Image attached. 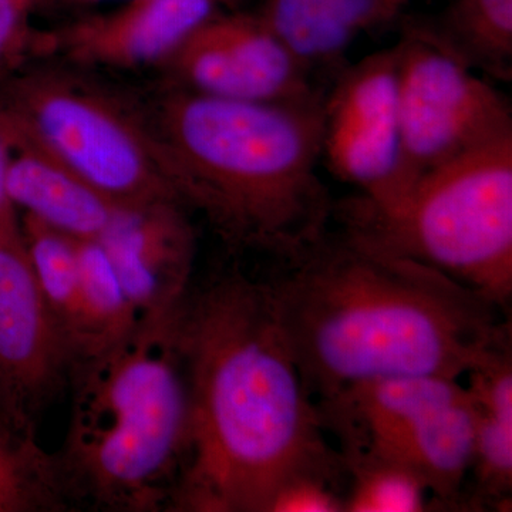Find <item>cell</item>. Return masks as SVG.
<instances>
[{"instance_id":"obj_13","label":"cell","mask_w":512,"mask_h":512,"mask_svg":"<svg viewBox=\"0 0 512 512\" xmlns=\"http://www.w3.org/2000/svg\"><path fill=\"white\" fill-rule=\"evenodd\" d=\"M220 8L217 0H128L113 12L86 16L52 32L35 30L30 52L59 53L82 66L165 64L192 30Z\"/></svg>"},{"instance_id":"obj_23","label":"cell","mask_w":512,"mask_h":512,"mask_svg":"<svg viewBox=\"0 0 512 512\" xmlns=\"http://www.w3.org/2000/svg\"><path fill=\"white\" fill-rule=\"evenodd\" d=\"M39 0H0V79L13 72L30 52L35 30L29 15Z\"/></svg>"},{"instance_id":"obj_27","label":"cell","mask_w":512,"mask_h":512,"mask_svg":"<svg viewBox=\"0 0 512 512\" xmlns=\"http://www.w3.org/2000/svg\"><path fill=\"white\" fill-rule=\"evenodd\" d=\"M217 2L220 3L221 6H232L237 0H217Z\"/></svg>"},{"instance_id":"obj_16","label":"cell","mask_w":512,"mask_h":512,"mask_svg":"<svg viewBox=\"0 0 512 512\" xmlns=\"http://www.w3.org/2000/svg\"><path fill=\"white\" fill-rule=\"evenodd\" d=\"M73 511L35 421L0 406V512Z\"/></svg>"},{"instance_id":"obj_26","label":"cell","mask_w":512,"mask_h":512,"mask_svg":"<svg viewBox=\"0 0 512 512\" xmlns=\"http://www.w3.org/2000/svg\"><path fill=\"white\" fill-rule=\"evenodd\" d=\"M410 2L412 0H376L373 28L382 26L396 18L402 12L404 6L409 5Z\"/></svg>"},{"instance_id":"obj_24","label":"cell","mask_w":512,"mask_h":512,"mask_svg":"<svg viewBox=\"0 0 512 512\" xmlns=\"http://www.w3.org/2000/svg\"><path fill=\"white\" fill-rule=\"evenodd\" d=\"M9 138L6 128L0 120V234H15L22 229L18 210L9 200L6 190V173H8Z\"/></svg>"},{"instance_id":"obj_3","label":"cell","mask_w":512,"mask_h":512,"mask_svg":"<svg viewBox=\"0 0 512 512\" xmlns=\"http://www.w3.org/2000/svg\"><path fill=\"white\" fill-rule=\"evenodd\" d=\"M153 127L178 200L229 248L284 264L329 231L320 97L255 103L185 89L164 100Z\"/></svg>"},{"instance_id":"obj_5","label":"cell","mask_w":512,"mask_h":512,"mask_svg":"<svg viewBox=\"0 0 512 512\" xmlns=\"http://www.w3.org/2000/svg\"><path fill=\"white\" fill-rule=\"evenodd\" d=\"M335 212L353 237L510 309L512 134L424 174L390 210L350 201Z\"/></svg>"},{"instance_id":"obj_14","label":"cell","mask_w":512,"mask_h":512,"mask_svg":"<svg viewBox=\"0 0 512 512\" xmlns=\"http://www.w3.org/2000/svg\"><path fill=\"white\" fill-rule=\"evenodd\" d=\"M9 138L6 190L16 210L76 241L99 239L119 205L0 117Z\"/></svg>"},{"instance_id":"obj_18","label":"cell","mask_w":512,"mask_h":512,"mask_svg":"<svg viewBox=\"0 0 512 512\" xmlns=\"http://www.w3.org/2000/svg\"><path fill=\"white\" fill-rule=\"evenodd\" d=\"M77 255L82 319L80 360L119 342L134 329L138 319L103 245L97 239L77 241Z\"/></svg>"},{"instance_id":"obj_9","label":"cell","mask_w":512,"mask_h":512,"mask_svg":"<svg viewBox=\"0 0 512 512\" xmlns=\"http://www.w3.org/2000/svg\"><path fill=\"white\" fill-rule=\"evenodd\" d=\"M168 67L187 90L255 103L319 99L311 70L272 32L259 13L215 12L175 50Z\"/></svg>"},{"instance_id":"obj_8","label":"cell","mask_w":512,"mask_h":512,"mask_svg":"<svg viewBox=\"0 0 512 512\" xmlns=\"http://www.w3.org/2000/svg\"><path fill=\"white\" fill-rule=\"evenodd\" d=\"M322 163L360 191V207L382 212L402 200L396 47L350 67L322 100Z\"/></svg>"},{"instance_id":"obj_15","label":"cell","mask_w":512,"mask_h":512,"mask_svg":"<svg viewBox=\"0 0 512 512\" xmlns=\"http://www.w3.org/2000/svg\"><path fill=\"white\" fill-rule=\"evenodd\" d=\"M474 409V458L468 510L511 505L512 494V345L485 355L463 377ZM471 484V485H473Z\"/></svg>"},{"instance_id":"obj_17","label":"cell","mask_w":512,"mask_h":512,"mask_svg":"<svg viewBox=\"0 0 512 512\" xmlns=\"http://www.w3.org/2000/svg\"><path fill=\"white\" fill-rule=\"evenodd\" d=\"M423 26L474 70L510 80L512 0H453L437 25Z\"/></svg>"},{"instance_id":"obj_7","label":"cell","mask_w":512,"mask_h":512,"mask_svg":"<svg viewBox=\"0 0 512 512\" xmlns=\"http://www.w3.org/2000/svg\"><path fill=\"white\" fill-rule=\"evenodd\" d=\"M394 47L404 197L434 168L510 136L512 114L504 94L423 25L407 28Z\"/></svg>"},{"instance_id":"obj_2","label":"cell","mask_w":512,"mask_h":512,"mask_svg":"<svg viewBox=\"0 0 512 512\" xmlns=\"http://www.w3.org/2000/svg\"><path fill=\"white\" fill-rule=\"evenodd\" d=\"M266 281L315 402L382 377L463 379L512 340L504 309L346 231L326 232Z\"/></svg>"},{"instance_id":"obj_20","label":"cell","mask_w":512,"mask_h":512,"mask_svg":"<svg viewBox=\"0 0 512 512\" xmlns=\"http://www.w3.org/2000/svg\"><path fill=\"white\" fill-rule=\"evenodd\" d=\"M259 15L309 70L338 60L356 39L335 0H264Z\"/></svg>"},{"instance_id":"obj_6","label":"cell","mask_w":512,"mask_h":512,"mask_svg":"<svg viewBox=\"0 0 512 512\" xmlns=\"http://www.w3.org/2000/svg\"><path fill=\"white\" fill-rule=\"evenodd\" d=\"M0 117L114 204L180 201L154 127L96 84L60 70H13L0 79Z\"/></svg>"},{"instance_id":"obj_10","label":"cell","mask_w":512,"mask_h":512,"mask_svg":"<svg viewBox=\"0 0 512 512\" xmlns=\"http://www.w3.org/2000/svg\"><path fill=\"white\" fill-rule=\"evenodd\" d=\"M74 362L37 285L22 231L0 234V406L35 421L69 387Z\"/></svg>"},{"instance_id":"obj_25","label":"cell","mask_w":512,"mask_h":512,"mask_svg":"<svg viewBox=\"0 0 512 512\" xmlns=\"http://www.w3.org/2000/svg\"><path fill=\"white\" fill-rule=\"evenodd\" d=\"M342 19L355 36L373 29L376 0H335Z\"/></svg>"},{"instance_id":"obj_22","label":"cell","mask_w":512,"mask_h":512,"mask_svg":"<svg viewBox=\"0 0 512 512\" xmlns=\"http://www.w3.org/2000/svg\"><path fill=\"white\" fill-rule=\"evenodd\" d=\"M346 476L296 474L269 501L266 512H345Z\"/></svg>"},{"instance_id":"obj_4","label":"cell","mask_w":512,"mask_h":512,"mask_svg":"<svg viewBox=\"0 0 512 512\" xmlns=\"http://www.w3.org/2000/svg\"><path fill=\"white\" fill-rule=\"evenodd\" d=\"M177 309L74 363L69 427L53 453L73 511H171L190 447Z\"/></svg>"},{"instance_id":"obj_19","label":"cell","mask_w":512,"mask_h":512,"mask_svg":"<svg viewBox=\"0 0 512 512\" xmlns=\"http://www.w3.org/2000/svg\"><path fill=\"white\" fill-rule=\"evenodd\" d=\"M20 225L37 285L77 360L82 339L77 241L26 215Z\"/></svg>"},{"instance_id":"obj_1","label":"cell","mask_w":512,"mask_h":512,"mask_svg":"<svg viewBox=\"0 0 512 512\" xmlns=\"http://www.w3.org/2000/svg\"><path fill=\"white\" fill-rule=\"evenodd\" d=\"M175 326L190 447L171 512H266L296 474L346 476L266 278L229 269L192 284Z\"/></svg>"},{"instance_id":"obj_21","label":"cell","mask_w":512,"mask_h":512,"mask_svg":"<svg viewBox=\"0 0 512 512\" xmlns=\"http://www.w3.org/2000/svg\"><path fill=\"white\" fill-rule=\"evenodd\" d=\"M345 512H423L437 510L423 478L403 464L383 460L343 461Z\"/></svg>"},{"instance_id":"obj_11","label":"cell","mask_w":512,"mask_h":512,"mask_svg":"<svg viewBox=\"0 0 512 512\" xmlns=\"http://www.w3.org/2000/svg\"><path fill=\"white\" fill-rule=\"evenodd\" d=\"M187 211L175 200L119 205L97 239L138 322L175 311L194 284L197 235Z\"/></svg>"},{"instance_id":"obj_12","label":"cell","mask_w":512,"mask_h":512,"mask_svg":"<svg viewBox=\"0 0 512 512\" xmlns=\"http://www.w3.org/2000/svg\"><path fill=\"white\" fill-rule=\"evenodd\" d=\"M463 389V379L454 377H382L340 389L316 400V406L342 461L400 464L404 447L421 424Z\"/></svg>"}]
</instances>
